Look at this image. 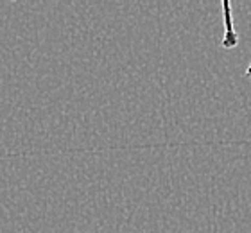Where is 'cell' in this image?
Segmentation results:
<instances>
[{"label": "cell", "mask_w": 251, "mask_h": 233, "mask_svg": "<svg viewBox=\"0 0 251 233\" xmlns=\"http://www.w3.org/2000/svg\"><path fill=\"white\" fill-rule=\"evenodd\" d=\"M246 78H251V63L248 65V68H246Z\"/></svg>", "instance_id": "7a4b0ae2"}, {"label": "cell", "mask_w": 251, "mask_h": 233, "mask_svg": "<svg viewBox=\"0 0 251 233\" xmlns=\"http://www.w3.org/2000/svg\"><path fill=\"white\" fill-rule=\"evenodd\" d=\"M223 9H225V26H226L225 38H223V47H226V49H231V47L237 45V42H239V36H237L235 29H233V20H231L230 4H228V2H225V4H223Z\"/></svg>", "instance_id": "6da1fadb"}]
</instances>
